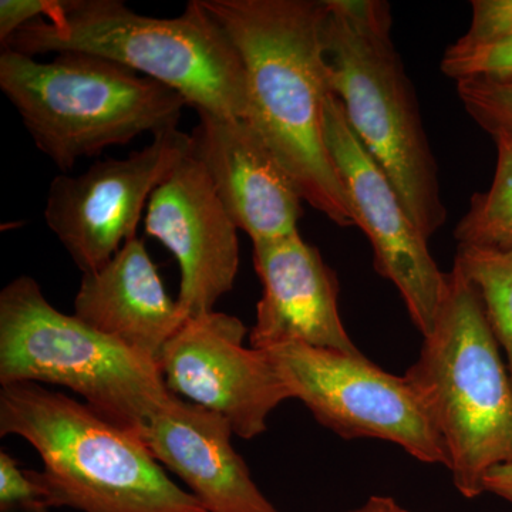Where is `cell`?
Returning a JSON list of instances; mask_svg holds the SVG:
<instances>
[{
  "mask_svg": "<svg viewBox=\"0 0 512 512\" xmlns=\"http://www.w3.org/2000/svg\"><path fill=\"white\" fill-rule=\"evenodd\" d=\"M346 512H412L404 508L399 501L387 495H372L359 507Z\"/></svg>",
  "mask_w": 512,
  "mask_h": 512,
  "instance_id": "obj_25",
  "label": "cell"
},
{
  "mask_svg": "<svg viewBox=\"0 0 512 512\" xmlns=\"http://www.w3.org/2000/svg\"><path fill=\"white\" fill-rule=\"evenodd\" d=\"M454 266L480 293L490 328L507 355L512 382V251L458 247Z\"/></svg>",
  "mask_w": 512,
  "mask_h": 512,
  "instance_id": "obj_18",
  "label": "cell"
},
{
  "mask_svg": "<svg viewBox=\"0 0 512 512\" xmlns=\"http://www.w3.org/2000/svg\"><path fill=\"white\" fill-rule=\"evenodd\" d=\"M191 134L174 128L127 158L97 161L79 175H57L47 194V227L87 274L130 239L158 185L190 156Z\"/></svg>",
  "mask_w": 512,
  "mask_h": 512,
  "instance_id": "obj_9",
  "label": "cell"
},
{
  "mask_svg": "<svg viewBox=\"0 0 512 512\" xmlns=\"http://www.w3.org/2000/svg\"><path fill=\"white\" fill-rule=\"evenodd\" d=\"M291 394L323 427L345 440L375 439L420 463L447 468V450L426 407L404 376L367 357L289 342L264 350Z\"/></svg>",
  "mask_w": 512,
  "mask_h": 512,
  "instance_id": "obj_8",
  "label": "cell"
},
{
  "mask_svg": "<svg viewBox=\"0 0 512 512\" xmlns=\"http://www.w3.org/2000/svg\"><path fill=\"white\" fill-rule=\"evenodd\" d=\"M231 424L205 407L170 396L151 413L141 440L190 488L207 512H279L232 447Z\"/></svg>",
  "mask_w": 512,
  "mask_h": 512,
  "instance_id": "obj_15",
  "label": "cell"
},
{
  "mask_svg": "<svg viewBox=\"0 0 512 512\" xmlns=\"http://www.w3.org/2000/svg\"><path fill=\"white\" fill-rule=\"evenodd\" d=\"M254 266L264 291L249 332L252 349L299 342L363 355L340 318L338 276L299 231L255 242Z\"/></svg>",
  "mask_w": 512,
  "mask_h": 512,
  "instance_id": "obj_14",
  "label": "cell"
},
{
  "mask_svg": "<svg viewBox=\"0 0 512 512\" xmlns=\"http://www.w3.org/2000/svg\"><path fill=\"white\" fill-rule=\"evenodd\" d=\"M146 231L180 266L177 302L185 318L214 311L237 279L238 228L207 171L191 154L151 195Z\"/></svg>",
  "mask_w": 512,
  "mask_h": 512,
  "instance_id": "obj_12",
  "label": "cell"
},
{
  "mask_svg": "<svg viewBox=\"0 0 512 512\" xmlns=\"http://www.w3.org/2000/svg\"><path fill=\"white\" fill-rule=\"evenodd\" d=\"M325 5L330 89L353 133L430 239L446 224L447 208L419 99L393 42L390 5L382 0H325Z\"/></svg>",
  "mask_w": 512,
  "mask_h": 512,
  "instance_id": "obj_2",
  "label": "cell"
},
{
  "mask_svg": "<svg viewBox=\"0 0 512 512\" xmlns=\"http://www.w3.org/2000/svg\"><path fill=\"white\" fill-rule=\"evenodd\" d=\"M56 384L137 434L170 396L160 366L57 311L30 276L0 292V384Z\"/></svg>",
  "mask_w": 512,
  "mask_h": 512,
  "instance_id": "obj_7",
  "label": "cell"
},
{
  "mask_svg": "<svg viewBox=\"0 0 512 512\" xmlns=\"http://www.w3.org/2000/svg\"><path fill=\"white\" fill-rule=\"evenodd\" d=\"M440 69L456 83L474 77L512 76V40L484 46L454 42L441 57Z\"/></svg>",
  "mask_w": 512,
  "mask_h": 512,
  "instance_id": "obj_20",
  "label": "cell"
},
{
  "mask_svg": "<svg viewBox=\"0 0 512 512\" xmlns=\"http://www.w3.org/2000/svg\"><path fill=\"white\" fill-rule=\"evenodd\" d=\"M237 47L249 113L303 201L338 227L355 214L325 140L330 89L325 0H200Z\"/></svg>",
  "mask_w": 512,
  "mask_h": 512,
  "instance_id": "obj_1",
  "label": "cell"
},
{
  "mask_svg": "<svg viewBox=\"0 0 512 512\" xmlns=\"http://www.w3.org/2000/svg\"><path fill=\"white\" fill-rule=\"evenodd\" d=\"M447 450V470L467 500L494 467L512 464V382L476 286L446 272L436 323L403 375Z\"/></svg>",
  "mask_w": 512,
  "mask_h": 512,
  "instance_id": "obj_5",
  "label": "cell"
},
{
  "mask_svg": "<svg viewBox=\"0 0 512 512\" xmlns=\"http://www.w3.org/2000/svg\"><path fill=\"white\" fill-rule=\"evenodd\" d=\"M491 137L497 150L493 183L471 197L454 238L458 247L512 251V136L500 131Z\"/></svg>",
  "mask_w": 512,
  "mask_h": 512,
  "instance_id": "obj_17",
  "label": "cell"
},
{
  "mask_svg": "<svg viewBox=\"0 0 512 512\" xmlns=\"http://www.w3.org/2000/svg\"><path fill=\"white\" fill-rule=\"evenodd\" d=\"M74 316L158 363L185 316L168 295L146 245L133 238L96 271L83 274Z\"/></svg>",
  "mask_w": 512,
  "mask_h": 512,
  "instance_id": "obj_16",
  "label": "cell"
},
{
  "mask_svg": "<svg viewBox=\"0 0 512 512\" xmlns=\"http://www.w3.org/2000/svg\"><path fill=\"white\" fill-rule=\"evenodd\" d=\"M0 434L22 437L42 458L45 468L32 474L50 510L207 512L165 474L137 434L43 384L2 386Z\"/></svg>",
  "mask_w": 512,
  "mask_h": 512,
  "instance_id": "obj_4",
  "label": "cell"
},
{
  "mask_svg": "<svg viewBox=\"0 0 512 512\" xmlns=\"http://www.w3.org/2000/svg\"><path fill=\"white\" fill-rule=\"evenodd\" d=\"M325 140L352 204L356 227L372 245L376 272L396 286L424 338L436 323L446 272L440 271L429 239L414 224L392 181L353 133L333 93L326 104Z\"/></svg>",
  "mask_w": 512,
  "mask_h": 512,
  "instance_id": "obj_10",
  "label": "cell"
},
{
  "mask_svg": "<svg viewBox=\"0 0 512 512\" xmlns=\"http://www.w3.org/2000/svg\"><path fill=\"white\" fill-rule=\"evenodd\" d=\"M458 100L490 136H512V76L474 77L457 82Z\"/></svg>",
  "mask_w": 512,
  "mask_h": 512,
  "instance_id": "obj_19",
  "label": "cell"
},
{
  "mask_svg": "<svg viewBox=\"0 0 512 512\" xmlns=\"http://www.w3.org/2000/svg\"><path fill=\"white\" fill-rule=\"evenodd\" d=\"M0 89L36 147L63 173L107 148L178 128L188 106L183 96L150 77L77 52L43 63L2 49Z\"/></svg>",
  "mask_w": 512,
  "mask_h": 512,
  "instance_id": "obj_6",
  "label": "cell"
},
{
  "mask_svg": "<svg viewBox=\"0 0 512 512\" xmlns=\"http://www.w3.org/2000/svg\"><path fill=\"white\" fill-rule=\"evenodd\" d=\"M0 510L2 512H49L43 488L32 471L19 467L9 453H0Z\"/></svg>",
  "mask_w": 512,
  "mask_h": 512,
  "instance_id": "obj_21",
  "label": "cell"
},
{
  "mask_svg": "<svg viewBox=\"0 0 512 512\" xmlns=\"http://www.w3.org/2000/svg\"><path fill=\"white\" fill-rule=\"evenodd\" d=\"M191 156L207 171L238 229L255 242L298 232L303 197L264 137L247 119L197 111Z\"/></svg>",
  "mask_w": 512,
  "mask_h": 512,
  "instance_id": "obj_13",
  "label": "cell"
},
{
  "mask_svg": "<svg viewBox=\"0 0 512 512\" xmlns=\"http://www.w3.org/2000/svg\"><path fill=\"white\" fill-rule=\"evenodd\" d=\"M484 493L497 495L512 505V464L494 467L484 478Z\"/></svg>",
  "mask_w": 512,
  "mask_h": 512,
  "instance_id": "obj_24",
  "label": "cell"
},
{
  "mask_svg": "<svg viewBox=\"0 0 512 512\" xmlns=\"http://www.w3.org/2000/svg\"><path fill=\"white\" fill-rule=\"evenodd\" d=\"M512 40V0H473L466 35L456 40L463 46L495 45Z\"/></svg>",
  "mask_w": 512,
  "mask_h": 512,
  "instance_id": "obj_22",
  "label": "cell"
},
{
  "mask_svg": "<svg viewBox=\"0 0 512 512\" xmlns=\"http://www.w3.org/2000/svg\"><path fill=\"white\" fill-rule=\"evenodd\" d=\"M62 0H2L0 2V40L5 43L18 30L39 19H50Z\"/></svg>",
  "mask_w": 512,
  "mask_h": 512,
  "instance_id": "obj_23",
  "label": "cell"
},
{
  "mask_svg": "<svg viewBox=\"0 0 512 512\" xmlns=\"http://www.w3.org/2000/svg\"><path fill=\"white\" fill-rule=\"evenodd\" d=\"M2 45L32 57H103L170 87L195 111L248 119L244 63L200 0L175 18L138 15L123 0H62L52 18L29 23Z\"/></svg>",
  "mask_w": 512,
  "mask_h": 512,
  "instance_id": "obj_3",
  "label": "cell"
},
{
  "mask_svg": "<svg viewBox=\"0 0 512 512\" xmlns=\"http://www.w3.org/2000/svg\"><path fill=\"white\" fill-rule=\"evenodd\" d=\"M248 329L215 312L188 318L161 353L168 392L220 414L245 440L268 430L276 407L291 399L264 350L245 348Z\"/></svg>",
  "mask_w": 512,
  "mask_h": 512,
  "instance_id": "obj_11",
  "label": "cell"
}]
</instances>
